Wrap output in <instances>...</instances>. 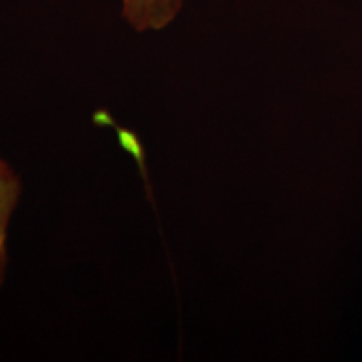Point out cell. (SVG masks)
Segmentation results:
<instances>
[{
	"instance_id": "cell-2",
	"label": "cell",
	"mask_w": 362,
	"mask_h": 362,
	"mask_svg": "<svg viewBox=\"0 0 362 362\" xmlns=\"http://www.w3.org/2000/svg\"><path fill=\"white\" fill-rule=\"evenodd\" d=\"M21 192V178L6 161L0 160V285L7 269V230Z\"/></svg>"
},
{
	"instance_id": "cell-1",
	"label": "cell",
	"mask_w": 362,
	"mask_h": 362,
	"mask_svg": "<svg viewBox=\"0 0 362 362\" xmlns=\"http://www.w3.org/2000/svg\"><path fill=\"white\" fill-rule=\"evenodd\" d=\"M183 0H123V16L138 33L161 30L175 19Z\"/></svg>"
}]
</instances>
